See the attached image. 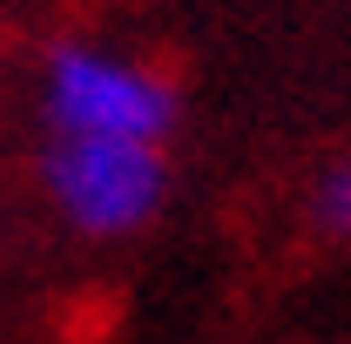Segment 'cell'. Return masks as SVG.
<instances>
[{"label":"cell","mask_w":351,"mask_h":344,"mask_svg":"<svg viewBox=\"0 0 351 344\" xmlns=\"http://www.w3.org/2000/svg\"><path fill=\"white\" fill-rule=\"evenodd\" d=\"M47 182H54V203L75 216V230L122 236L149 223L162 203V156L156 142H122V135H61Z\"/></svg>","instance_id":"cell-2"},{"label":"cell","mask_w":351,"mask_h":344,"mask_svg":"<svg viewBox=\"0 0 351 344\" xmlns=\"http://www.w3.org/2000/svg\"><path fill=\"white\" fill-rule=\"evenodd\" d=\"M47 122L61 135H122V142H156L169 129V88L149 68L101 47H61L47 61Z\"/></svg>","instance_id":"cell-1"},{"label":"cell","mask_w":351,"mask_h":344,"mask_svg":"<svg viewBox=\"0 0 351 344\" xmlns=\"http://www.w3.org/2000/svg\"><path fill=\"white\" fill-rule=\"evenodd\" d=\"M311 223L324 236H351V162L331 175H317V196H311Z\"/></svg>","instance_id":"cell-3"}]
</instances>
